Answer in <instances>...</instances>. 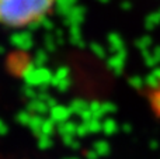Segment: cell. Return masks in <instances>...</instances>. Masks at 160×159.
<instances>
[{
  "label": "cell",
  "mask_w": 160,
  "mask_h": 159,
  "mask_svg": "<svg viewBox=\"0 0 160 159\" xmlns=\"http://www.w3.org/2000/svg\"><path fill=\"white\" fill-rule=\"evenodd\" d=\"M58 0H0V27L24 30L41 24L53 13Z\"/></svg>",
  "instance_id": "obj_1"
}]
</instances>
